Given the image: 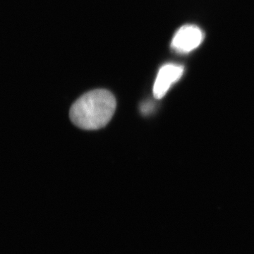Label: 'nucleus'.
<instances>
[{"label":"nucleus","instance_id":"f257e3e1","mask_svg":"<svg viewBox=\"0 0 254 254\" xmlns=\"http://www.w3.org/2000/svg\"><path fill=\"white\" fill-rule=\"evenodd\" d=\"M116 106V99L111 92L93 90L82 95L73 103L70 110V119L83 129H99L109 123Z\"/></svg>","mask_w":254,"mask_h":254},{"label":"nucleus","instance_id":"f03ea898","mask_svg":"<svg viewBox=\"0 0 254 254\" xmlns=\"http://www.w3.org/2000/svg\"><path fill=\"white\" fill-rule=\"evenodd\" d=\"M203 32L193 25H186L177 31L172 41V48L180 53H188L200 46Z\"/></svg>","mask_w":254,"mask_h":254},{"label":"nucleus","instance_id":"7ed1b4c3","mask_svg":"<svg viewBox=\"0 0 254 254\" xmlns=\"http://www.w3.org/2000/svg\"><path fill=\"white\" fill-rule=\"evenodd\" d=\"M184 67L181 65L168 64L159 70L154 86L153 95L157 99H161L166 94L170 87L182 77Z\"/></svg>","mask_w":254,"mask_h":254}]
</instances>
